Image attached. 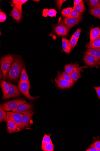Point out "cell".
<instances>
[{
	"instance_id": "6da1fadb",
	"label": "cell",
	"mask_w": 100,
	"mask_h": 151,
	"mask_svg": "<svg viewBox=\"0 0 100 151\" xmlns=\"http://www.w3.org/2000/svg\"><path fill=\"white\" fill-rule=\"evenodd\" d=\"M23 63L19 57L16 58L6 76V78L11 81L18 80L23 68Z\"/></svg>"
},
{
	"instance_id": "7a4b0ae2",
	"label": "cell",
	"mask_w": 100,
	"mask_h": 151,
	"mask_svg": "<svg viewBox=\"0 0 100 151\" xmlns=\"http://www.w3.org/2000/svg\"><path fill=\"white\" fill-rule=\"evenodd\" d=\"M14 60L13 57L10 54L7 55L1 59V71L4 80Z\"/></svg>"
},
{
	"instance_id": "3957f363",
	"label": "cell",
	"mask_w": 100,
	"mask_h": 151,
	"mask_svg": "<svg viewBox=\"0 0 100 151\" xmlns=\"http://www.w3.org/2000/svg\"><path fill=\"white\" fill-rule=\"evenodd\" d=\"M26 103L27 102L23 99H13L1 104L0 107L4 111L7 112L12 111L19 106Z\"/></svg>"
},
{
	"instance_id": "277c9868",
	"label": "cell",
	"mask_w": 100,
	"mask_h": 151,
	"mask_svg": "<svg viewBox=\"0 0 100 151\" xmlns=\"http://www.w3.org/2000/svg\"><path fill=\"white\" fill-rule=\"evenodd\" d=\"M31 84L27 82L20 81L18 88L21 92L28 99L34 100L38 98V97H33L30 94L29 90L31 88Z\"/></svg>"
},
{
	"instance_id": "5b68a950",
	"label": "cell",
	"mask_w": 100,
	"mask_h": 151,
	"mask_svg": "<svg viewBox=\"0 0 100 151\" xmlns=\"http://www.w3.org/2000/svg\"><path fill=\"white\" fill-rule=\"evenodd\" d=\"M7 119L8 120H11L14 122L21 129L24 128L22 123V118L23 114L13 112H7Z\"/></svg>"
},
{
	"instance_id": "8992f818",
	"label": "cell",
	"mask_w": 100,
	"mask_h": 151,
	"mask_svg": "<svg viewBox=\"0 0 100 151\" xmlns=\"http://www.w3.org/2000/svg\"><path fill=\"white\" fill-rule=\"evenodd\" d=\"M57 86L61 89H66L72 87L75 82L65 80L57 75L55 80Z\"/></svg>"
},
{
	"instance_id": "52a82bcc",
	"label": "cell",
	"mask_w": 100,
	"mask_h": 151,
	"mask_svg": "<svg viewBox=\"0 0 100 151\" xmlns=\"http://www.w3.org/2000/svg\"><path fill=\"white\" fill-rule=\"evenodd\" d=\"M9 90L7 93L3 95V99H6L19 96L21 93L17 86L9 83Z\"/></svg>"
},
{
	"instance_id": "ba28073f",
	"label": "cell",
	"mask_w": 100,
	"mask_h": 151,
	"mask_svg": "<svg viewBox=\"0 0 100 151\" xmlns=\"http://www.w3.org/2000/svg\"><path fill=\"white\" fill-rule=\"evenodd\" d=\"M33 105L30 103H25L19 106L12 111V112H17L25 114L33 112Z\"/></svg>"
},
{
	"instance_id": "9c48e42d",
	"label": "cell",
	"mask_w": 100,
	"mask_h": 151,
	"mask_svg": "<svg viewBox=\"0 0 100 151\" xmlns=\"http://www.w3.org/2000/svg\"><path fill=\"white\" fill-rule=\"evenodd\" d=\"M53 29L55 33L59 36H66L70 31L68 27L62 22L54 25Z\"/></svg>"
},
{
	"instance_id": "30bf717a",
	"label": "cell",
	"mask_w": 100,
	"mask_h": 151,
	"mask_svg": "<svg viewBox=\"0 0 100 151\" xmlns=\"http://www.w3.org/2000/svg\"><path fill=\"white\" fill-rule=\"evenodd\" d=\"M82 18L83 17L82 16L76 18L68 17L64 19L62 22L70 29L79 23Z\"/></svg>"
},
{
	"instance_id": "8fae6325",
	"label": "cell",
	"mask_w": 100,
	"mask_h": 151,
	"mask_svg": "<svg viewBox=\"0 0 100 151\" xmlns=\"http://www.w3.org/2000/svg\"><path fill=\"white\" fill-rule=\"evenodd\" d=\"M34 112L23 114L22 117V123L24 128H29L33 124L32 120Z\"/></svg>"
},
{
	"instance_id": "7c38bea8",
	"label": "cell",
	"mask_w": 100,
	"mask_h": 151,
	"mask_svg": "<svg viewBox=\"0 0 100 151\" xmlns=\"http://www.w3.org/2000/svg\"><path fill=\"white\" fill-rule=\"evenodd\" d=\"M85 63L91 67H96L99 62L94 57L89 55L85 54L84 57Z\"/></svg>"
},
{
	"instance_id": "4fadbf2b",
	"label": "cell",
	"mask_w": 100,
	"mask_h": 151,
	"mask_svg": "<svg viewBox=\"0 0 100 151\" xmlns=\"http://www.w3.org/2000/svg\"><path fill=\"white\" fill-rule=\"evenodd\" d=\"M7 129L8 132L13 133L21 131V129L16 124L11 120H8L7 123Z\"/></svg>"
},
{
	"instance_id": "5bb4252c",
	"label": "cell",
	"mask_w": 100,
	"mask_h": 151,
	"mask_svg": "<svg viewBox=\"0 0 100 151\" xmlns=\"http://www.w3.org/2000/svg\"><path fill=\"white\" fill-rule=\"evenodd\" d=\"M87 68L86 66L79 67L77 69L70 74L71 79L75 82L81 78V72L83 68Z\"/></svg>"
},
{
	"instance_id": "9a60e30c",
	"label": "cell",
	"mask_w": 100,
	"mask_h": 151,
	"mask_svg": "<svg viewBox=\"0 0 100 151\" xmlns=\"http://www.w3.org/2000/svg\"><path fill=\"white\" fill-rule=\"evenodd\" d=\"M85 54L94 57L99 62L100 61V49L89 48L86 51Z\"/></svg>"
},
{
	"instance_id": "2e32d148",
	"label": "cell",
	"mask_w": 100,
	"mask_h": 151,
	"mask_svg": "<svg viewBox=\"0 0 100 151\" xmlns=\"http://www.w3.org/2000/svg\"><path fill=\"white\" fill-rule=\"evenodd\" d=\"M100 37V28L97 27L92 29L90 31V42H91Z\"/></svg>"
},
{
	"instance_id": "e0dca14e",
	"label": "cell",
	"mask_w": 100,
	"mask_h": 151,
	"mask_svg": "<svg viewBox=\"0 0 100 151\" xmlns=\"http://www.w3.org/2000/svg\"><path fill=\"white\" fill-rule=\"evenodd\" d=\"M63 50L67 54H69L72 49L70 44V40L64 37H62Z\"/></svg>"
},
{
	"instance_id": "ac0fdd59",
	"label": "cell",
	"mask_w": 100,
	"mask_h": 151,
	"mask_svg": "<svg viewBox=\"0 0 100 151\" xmlns=\"http://www.w3.org/2000/svg\"><path fill=\"white\" fill-rule=\"evenodd\" d=\"M12 6L13 9L11 12V16L17 22H18L21 19L22 14L15 6L13 4Z\"/></svg>"
},
{
	"instance_id": "d6986e66",
	"label": "cell",
	"mask_w": 100,
	"mask_h": 151,
	"mask_svg": "<svg viewBox=\"0 0 100 151\" xmlns=\"http://www.w3.org/2000/svg\"><path fill=\"white\" fill-rule=\"evenodd\" d=\"M79 67L78 65L77 64H71L66 65L65 66L64 68L65 72L70 75L77 69Z\"/></svg>"
},
{
	"instance_id": "ffe728a7",
	"label": "cell",
	"mask_w": 100,
	"mask_h": 151,
	"mask_svg": "<svg viewBox=\"0 0 100 151\" xmlns=\"http://www.w3.org/2000/svg\"><path fill=\"white\" fill-rule=\"evenodd\" d=\"M57 12L54 9H45L42 12V16L47 17L48 16L50 17H56Z\"/></svg>"
},
{
	"instance_id": "44dd1931",
	"label": "cell",
	"mask_w": 100,
	"mask_h": 151,
	"mask_svg": "<svg viewBox=\"0 0 100 151\" xmlns=\"http://www.w3.org/2000/svg\"><path fill=\"white\" fill-rule=\"evenodd\" d=\"M27 1V0H13L12 2L13 5L15 6L22 14V6L23 4L25 3Z\"/></svg>"
},
{
	"instance_id": "7402d4cb",
	"label": "cell",
	"mask_w": 100,
	"mask_h": 151,
	"mask_svg": "<svg viewBox=\"0 0 100 151\" xmlns=\"http://www.w3.org/2000/svg\"><path fill=\"white\" fill-rule=\"evenodd\" d=\"M87 47L90 49H100V37L91 42H89Z\"/></svg>"
},
{
	"instance_id": "603a6c76",
	"label": "cell",
	"mask_w": 100,
	"mask_h": 151,
	"mask_svg": "<svg viewBox=\"0 0 100 151\" xmlns=\"http://www.w3.org/2000/svg\"><path fill=\"white\" fill-rule=\"evenodd\" d=\"M20 80L30 84L26 70L24 68H22Z\"/></svg>"
},
{
	"instance_id": "cb8c5ba5",
	"label": "cell",
	"mask_w": 100,
	"mask_h": 151,
	"mask_svg": "<svg viewBox=\"0 0 100 151\" xmlns=\"http://www.w3.org/2000/svg\"><path fill=\"white\" fill-rule=\"evenodd\" d=\"M1 85L3 95H5L7 93L9 90L10 86L9 83H7L4 80H2L1 81Z\"/></svg>"
},
{
	"instance_id": "d4e9b609",
	"label": "cell",
	"mask_w": 100,
	"mask_h": 151,
	"mask_svg": "<svg viewBox=\"0 0 100 151\" xmlns=\"http://www.w3.org/2000/svg\"><path fill=\"white\" fill-rule=\"evenodd\" d=\"M89 12L92 15L100 19V5L95 8L91 10Z\"/></svg>"
},
{
	"instance_id": "484cf974",
	"label": "cell",
	"mask_w": 100,
	"mask_h": 151,
	"mask_svg": "<svg viewBox=\"0 0 100 151\" xmlns=\"http://www.w3.org/2000/svg\"><path fill=\"white\" fill-rule=\"evenodd\" d=\"M41 149L44 151H53L54 145L52 142L45 145H42Z\"/></svg>"
},
{
	"instance_id": "4316f807",
	"label": "cell",
	"mask_w": 100,
	"mask_h": 151,
	"mask_svg": "<svg viewBox=\"0 0 100 151\" xmlns=\"http://www.w3.org/2000/svg\"><path fill=\"white\" fill-rule=\"evenodd\" d=\"M88 1L91 10L93 9L100 5V0H90Z\"/></svg>"
},
{
	"instance_id": "83f0119b",
	"label": "cell",
	"mask_w": 100,
	"mask_h": 151,
	"mask_svg": "<svg viewBox=\"0 0 100 151\" xmlns=\"http://www.w3.org/2000/svg\"><path fill=\"white\" fill-rule=\"evenodd\" d=\"M73 9V8L71 7H68L63 9L61 12L62 16L64 17H68Z\"/></svg>"
},
{
	"instance_id": "f1b7e54d",
	"label": "cell",
	"mask_w": 100,
	"mask_h": 151,
	"mask_svg": "<svg viewBox=\"0 0 100 151\" xmlns=\"http://www.w3.org/2000/svg\"><path fill=\"white\" fill-rule=\"evenodd\" d=\"M73 8L76 11L82 13L84 12L85 10L83 1H82L78 5L74 6Z\"/></svg>"
},
{
	"instance_id": "f546056e",
	"label": "cell",
	"mask_w": 100,
	"mask_h": 151,
	"mask_svg": "<svg viewBox=\"0 0 100 151\" xmlns=\"http://www.w3.org/2000/svg\"><path fill=\"white\" fill-rule=\"evenodd\" d=\"M7 115L5 111L0 107V122L1 123L7 122Z\"/></svg>"
},
{
	"instance_id": "4dcf8cb0",
	"label": "cell",
	"mask_w": 100,
	"mask_h": 151,
	"mask_svg": "<svg viewBox=\"0 0 100 151\" xmlns=\"http://www.w3.org/2000/svg\"><path fill=\"white\" fill-rule=\"evenodd\" d=\"M57 75L65 80L75 82L71 78L70 75L65 72L62 73H60L58 71Z\"/></svg>"
},
{
	"instance_id": "1f68e13d",
	"label": "cell",
	"mask_w": 100,
	"mask_h": 151,
	"mask_svg": "<svg viewBox=\"0 0 100 151\" xmlns=\"http://www.w3.org/2000/svg\"><path fill=\"white\" fill-rule=\"evenodd\" d=\"M52 142L50 135L45 134L42 140V145H45Z\"/></svg>"
},
{
	"instance_id": "d6a6232c",
	"label": "cell",
	"mask_w": 100,
	"mask_h": 151,
	"mask_svg": "<svg viewBox=\"0 0 100 151\" xmlns=\"http://www.w3.org/2000/svg\"><path fill=\"white\" fill-rule=\"evenodd\" d=\"M78 40L74 38L73 36H71L70 40V45L72 50L74 49L76 46Z\"/></svg>"
},
{
	"instance_id": "836d02e7",
	"label": "cell",
	"mask_w": 100,
	"mask_h": 151,
	"mask_svg": "<svg viewBox=\"0 0 100 151\" xmlns=\"http://www.w3.org/2000/svg\"><path fill=\"white\" fill-rule=\"evenodd\" d=\"M82 13L79 12L76 10L73 9L70 15L68 17L72 18H77L81 16Z\"/></svg>"
},
{
	"instance_id": "e575fe53",
	"label": "cell",
	"mask_w": 100,
	"mask_h": 151,
	"mask_svg": "<svg viewBox=\"0 0 100 151\" xmlns=\"http://www.w3.org/2000/svg\"><path fill=\"white\" fill-rule=\"evenodd\" d=\"M6 19V14L1 10L0 12V22H3Z\"/></svg>"
},
{
	"instance_id": "d590c367",
	"label": "cell",
	"mask_w": 100,
	"mask_h": 151,
	"mask_svg": "<svg viewBox=\"0 0 100 151\" xmlns=\"http://www.w3.org/2000/svg\"><path fill=\"white\" fill-rule=\"evenodd\" d=\"M81 31V29H78L72 36L77 39L78 40Z\"/></svg>"
},
{
	"instance_id": "8d00e7d4",
	"label": "cell",
	"mask_w": 100,
	"mask_h": 151,
	"mask_svg": "<svg viewBox=\"0 0 100 151\" xmlns=\"http://www.w3.org/2000/svg\"><path fill=\"white\" fill-rule=\"evenodd\" d=\"M94 147L97 149L100 150V141H96L92 144L90 147Z\"/></svg>"
},
{
	"instance_id": "74e56055",
	"label": "cell",
	"mask_w": 100,
	"mask_h": 151,
	"mask_svg": "<svg viewBox=\"0 0 100 151\" xmlns=\"http://www.w3.org/2000/svg\"><path fill=\"white\" fill-rule=\"evenodd\" d=\"M66 1H64V0H60V1H56L57 6L59 10L61 9L63 4Z\"/></svg>"
},
{
	"instance_id": "f35d334b",
	"label": "cell",
	"mask_w": 100,
	"mask_h": 151,
	"mask_svg": "<svg viewBox=\"0 0 100 151\" xmlns=\"http://www.w3.org/2000/svg\"><path fill=\"white\" fill-rule=\"evenodd\" d=\"M94 88L96 92L98 99H100V87H94Z\"/></svg>"
},
{
	"instance_id": "ab89813d",
	"label": "cell",
	"mask_w": 100,
	"mask_h": 151,
	"mask_svg": "<svg viewBox=\"0 0 100 151\" xmlns=\"http://www.w3.org/2000/svg\"><path fill=\"white\" fill-rule=\"evenodd\" d=\"M82 1V0H74V6H77L80 4Z\"/></svg>"
},
{
	"instance_id": "60d3db41",
	"label": "cell",
	"mask_w": 100,
	"mask_h": 151,
	"mask_svg": "<svg viewBox=\"0 0 100 151\" xmlns=\"http://www.w3.org/2000/svg\"><path fill=\"white\" fill-rule=\"evenodd\" d=\"M86 151H100V150H98L96 148L94 147H90L89 149H88Z\"/></svg>"
}]
</instances>
